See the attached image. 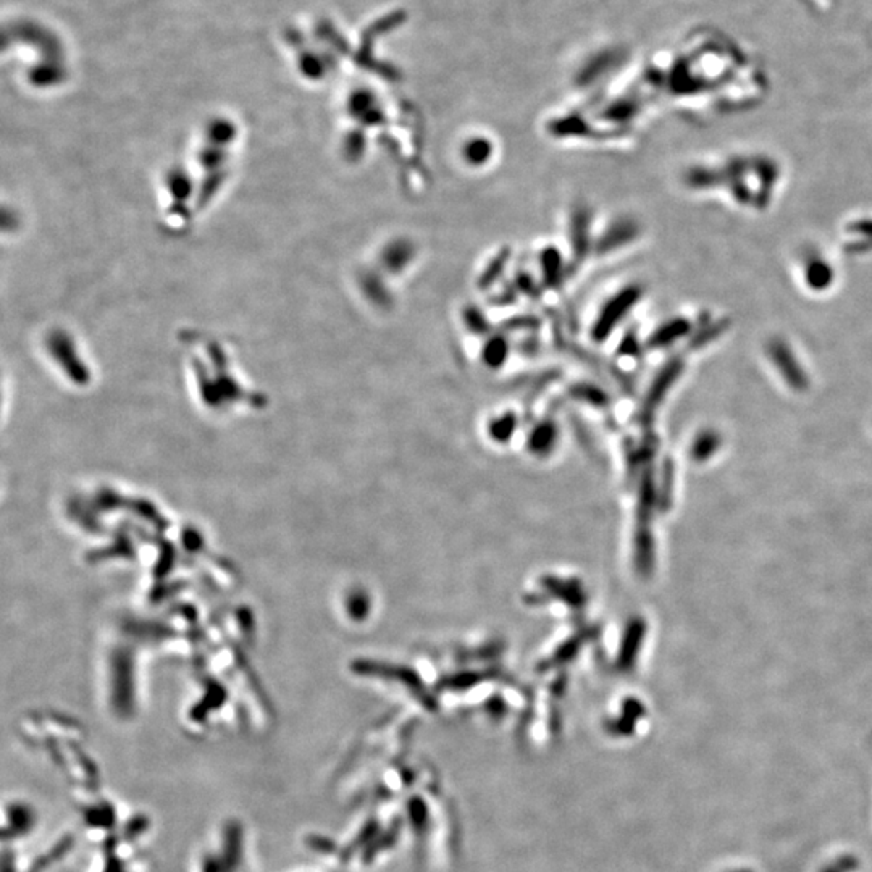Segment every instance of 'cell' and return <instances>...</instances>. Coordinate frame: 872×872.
Returning a JSON list of instances; mask_svg holds the SVG:
<instances>
[{"mask_svg":"<svg viewBox=\"0 0 872 872\" xmlns=\"http://www.w3.org/2000/svg\"><path fill=\"white\" fill-rule=\"evenodd\" d=\"M634 296L635 293H632V289H627L622 294H617L615 298L606 302V306H604L603 310L600 312L598 322L595 323V327H593V336H595L598 341L604 339L609 333L612 332L615 323L622 318V315L627 310H629Z\"/></svg>","mask_w":872,"mask_h":872,"instance_id":"1","label":"cell"},{"mask_svg":"<svg viewBox=\"0 0 872 872\" xmlns=\"http://www.w3.org/2000/svg\"><path fill=\"white\" fill-rule=\"evenodd\" d=\"M412 259H414V248H412V244L406 241V239L391 243L383 254L385 267L386 269H390L391 272L404 270Z\"/></svg>","mask_w":872,"mask_h":872,"instance_id":"2","label":"cell"},{"mask_svg":"<svg viewBox=\"0 0 872 872\" xmlns=\"http://www.w3.org/2000/svg\"><path fill=\"white\" fill-rule=\"evenodd\" d=\"M492 146L488 144L484 139H475L470 141L469 144L464 147V158L470 165H483L487 163V161L492 156Z\"/></svg>","mask_w":872,"mask_h":872,"instance_id":"3","label":"cell"},{"mask_svg":"<svg viewBox=\"0 0 872 872\" xmlns=\"http://www.w3.org/2000/svg\"><path fill=\"white\" fill-rule=\"evenodd\" d=\"M483 357L488 362V366H501L507 357V341L504 338L489 339L487 347L483 349Z\"/></svg>","mask_w":872,"mask_h":872,"instance_id":"4","label":"cell"}]
</instances>
